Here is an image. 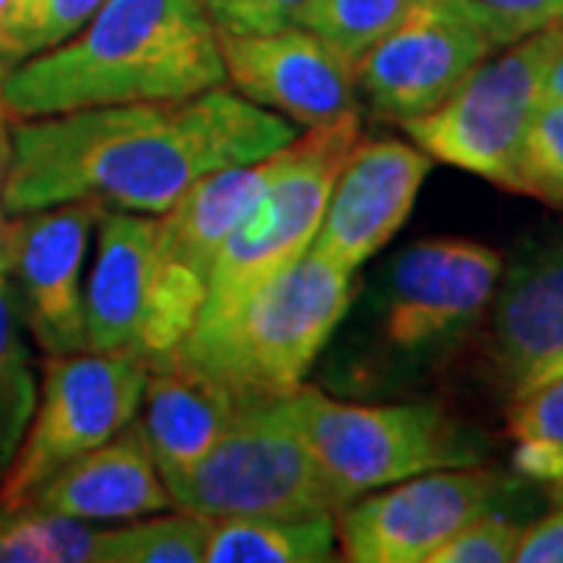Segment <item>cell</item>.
Returning <instances> with one entry per match:
<instances>
[{
  "label": "cell",
  "instance_id": "6da1fadb",
  "mask_svg": "<svg viewBox=\"0 0 563 563\" xmlns=\"http://www.w3.org/2000/svg\"><path fill=\"white\" fill-rule=\"evenodd\" d=\"M295 139L298 125L225 85L16 120L0 201L10 217L69 201L161 217L191 181L266 161Z\"/></svg>",
  "mask_w": 563,
  "mask_h": 563
},
{
  "label": "cell",
  "instance_id": "7a4b0ae2",
  "mask_svg": "<svg viewBox=\"0 0 563 563\" xmlns=\"http://www.w3.org/2000/svg\"><path fill=\"white\" fill-rule=\"evenodd\" d=\"M501 269V254L473 239H422L391 254L320 354L322 391L363 401L420 383L479 325Z\"/></svg>",
  "mask_w": 563,
  "mask_h": 563
},
{
  "label": "cell",
  "instance_id": "3957f363",
  "mask_svg": "<svg viewBox=\"0 0 563 563\" xmlns=\"http://www.w3.org/2000/svg\"><path fill=\"white\" fill-rule=\"evenodd\" d=\"M225 85L220 35L201 0H103L57 47L13 66L0 107L13 120L88 107L176 101Z\"/></svg>",
  "mask_w": 563,
  "mask_h": 563
},
{
  "label": "cell",
  "instance_id": "277c9868",
  "mask_svg": "<svg viewBox=\"0 0 563 563\" xmlns=\"http://www.w3.org/2000/svg\"><path fill=\"white\" fill-rule=\"evenodd\" d=\"M354 298L351 273L307 251L220 325L191 332L169 354L235 398L285 395L317 366Z\"/></svg>",
  "mask_w": 563,
  "mask_h": 563
},
{
  "label": "cell",
  "instance_id": "5b68a950",
  "mask_svg": "<svg viewBox=\"0 0 563 563\" xmlns=\"http://www.w3.org/2000/svg\"><path fill=\"white\" fill-rule=\"evenodd\" d=\"M303 439L339 504L432 470L479 466L483 442L439 404L347 401L301 383L288 391Z\"/></svg>",
  "mask_w": 563,
  "mask_h": 563
},
{
  "label": "cell",
  "instance_id": "8992f818",
  "mask_svg": "<svg viewBox=\"0 0 563 563\" xmlns=\"http://www.w3.org/2000/svg\"><path fill=\"white\" fill-rule=\"evenodd\" d=\"M166 488L173 507L210 523L239 517H307L342 507L291 413L288 391L239 398L220 439Z\"/></svg>",
  "mask_w": 563,
  "mask_h": 563
},
{
  "label": "cell",
  "instance_id": "52a82bcc",
  "mask_svg": "<svg viewBox=\"0 0 563 563\" xmlns=\"http://www.w3.org/2000/svg\"><path fill=\"white\" fill-rule=\"evenodd\" d=\"M361 113L303 129L298 139L276 151L273 179L235 232L220 247L201 317L191 332L225 322L266 282L285 273L310 251L317 239L329 191L361 135Z\"/></svg>",
  "mask_w": 563,
  "mask_h": 563
},
{
  "label": "cell",
  "instance_id": "ba28073f",
  "mask_svg": "<svg viewBox=\"0 0 563 563\" xmlns=\"http://www.w3.org/2000/svg\"><path fill=\"white\" fill-rule=\"evenodd\" d=\"M563 20L488 54L432 113L404 122L432 161L457 166L510 191L514 161L529 117L542 101V79L561 44Z\"/></svg>",
  "mask_w": 563,
  "mask_h": 563
},
{
  "label": "cell",
  "instance_id": "9c48e42d",
  "mask_svg": "<svg viewBox=\"0 0 563 563\" xmlns=\"http://www.w3.org/2000/svg\"><path fill=\"white\" fill-rule=\"evenodd\" d=\"M147 369V361L129 351L47 357L32 422L0 483V510L22 507L54 473L135 420Z\"/></svg>",
  "mask_w": 563,
  "mask_h": 563
},
{
  "label": "cell",
  "instance_id": "30bf717a",
  "mask_svg": "<svg viewBox=\"0 0 563 563\" xmlns=\"http://www.w3.org/2000/svg\"><path fill=\"white\" fill-rule=\"evenodd\" d=\"M495 51L470 0H420L354 63L357 101L373 120L404 125L442 107Z\"/></svg>",
  "mask_w": 563,
  "mask_h": 563
},
{
  "label": "cell",
  "instance_id": "8fae6325",
  "mask_svg": "<svg viewBox=\"0 0 563 563\" xmlns=\"http://www.w3.org/2000/svg\"><path fill=\"white\" fill-rule=\"evenodd\" d=\"M501 473L483 466L432 470L376 488L335 510L339 558L351 563H429L457 529L498 507Z\"/></svg>",
  "mask_w": 563,
  "mask_h": 563
},
{
  "label": "cell",
  "instance_id": "7c38bea8",
  "mask_svg": "<svg viewBox=\"0 0 563 563\" xmlns=\"http://www.w3.org/2000/svg\"><path fill=\"white\" fill-rule=\"evenodd\" d=\"M101 210L69 201L7 220L10 285L25 332L47 357L88 351L81 269Z\"/></svg>",
  "mask_w": 563,
  "mask_h": 563
},
{
  "label": "cell",
  "instance_id": "4fadbf2b",
  "mask_svg": "<svg viewBox=\"0 0 563 563\" xmlns=\"http://www.w3.org/2000/svg\"><path fill=\"white\" fill-rule=\"evenodd\" d=\"M220 54L225 81L242 98L301 129L361 113L354 63L307 25L269 35H220Z\"/></svg>",
  "mask_w": 563,
  "mask_h": 563
},
{
  "label": "cell",
  "instance_id": "5bb4252c",
  "mask_svg": "<svg viewBox=\"0 0 563 563\" xmlns=\"http://www.w3.org/2000/svg\"><path fill=\"white\" fill-rule=\"evenodd\" d=\"M432 163L413 141H357L335 176L310 251L347 273L361 269L401 232Z\"/></svg>",
  "mask_w": 563,
  "mask_h": 563
},
{
  "label": "cell",
  "instance_id": "9a60e30c",
  "mask_svg": "<svg viewBox=\"0 0 563 563\" xmlns=\"http://www.w3.org/2000/svg\"><path fill=\"white\" fill-rule=\"evenodd\" d=\"M488 307V361L507 401L563 376V232L520 251Z\"/></svg>",
  "mask_w": 563,
  "mask_h": 563
},
{
  "label": "cell",
  "instance_id": "2e32d148",
  "mask_svg": "<svg viewBox=\"0 0 563 563\" xmlns=\"http://www.w3.org/2000/svg\"><path fill=\"white\" fill-rule=\"evenodd\" d=\"M25 504L88 523H125L173 507L141 420L63 466ZM22 504V507H25Z\"/></svg>",
  "mask_w": 563,
  "mask_h": 563
},
{
  "label": "cell",
  "instance_id": "e0dca14e",
  "mask_svg": "<svg viewBox=\"0 0 563 563\" xmlns=\"http://www.w3.org/2000/svg\"><path fill=\"white\" fill-rule=\"evenodd\" d=\"M95 263L85 285V339L95 354H135L157 220L129 210H101Z\"/></svg>",
  "mask_w": 563,
  "mask_h": 563
},
{
  "label": "cell",
  "instance_id": "ac0fdd59",
  "mask_svg": "<svg viewBox=\"0 0 563 563\" xmlns=\"http://www.w3.org/2000/svg\"><path fill=\"white\" fill-rule=\"evenodd\" d=\"M273 157L229 166L191 181L157 220L154 266L207 285L220 247L251 213V207L261 201L273 179Z\"/></svg>",
  "mask_w": 563,
  "mask_h": 563
},
{
  "label": "cell",
  "instance_id": "d6986e66",
  "mask_svg": "<svg viewBox=\"0 0 563 563\" xmlns=\"http://www.w3.org/2000/svg\"><path fill=\"white\" fill-rule=\"evenodd\" d=\"M141 404V426L151 454L163 483H169L210 451L232 420L239 398L203 373L179 363H161L147 369Z\"/></svg>",
  "mask_w": 563,
  "mask_h": 563
},
{
  "label": "cell",
  "instance_id": "ffe728a7",
  "mask_svg": "<svg viewBox=\"0 0 563 563\" xmlns=\"http://www.w3.org/2000/svg\"><path fill=\"white\" fill-rule=\"evenodd\" d=\"M335 558V510L213 520L203 551L207 563H325Z\"/></svg>",
  "mask_w": 563,
  "mask_h": 563
},
{
  "label": "cell",
  "instance_id": "44dd1931",
  "mask_svg": "<svg viewBox=\"0 0 563 563\" xmlns=\"http://www.w3.org/2000/svg\"><path fill=\"white\" fill-rule=\"evenodd\" d=\"M507 432L514 473L563 501V376L514 398Z\"/></svg>",
  "mask_w": 563,
  "mask_h": 563
},
{
  "label": "cell",
  "instance_id": "7402d4cb",
  "mask_svg": "<svg viewBox=\"0 0 563 563\" xmlns=\"http://www.w3.org/2000/svg\"><path fill=\"white\" fill-rule=\"evenodd\" d=\"M35 404H38V383L32 373L25 325L10 285V247H7V257H0V483L10 463L16 461Z\"/></svg>",
  "mask_w": 563,
  "mask_h": 563
},
{
  "label": "cell",
  "instance_id": "603a6c76",
  "mask_svg": "<svg viewBox=\"0 0 563 563\" xmlns=\"http://www.w3.org/2000/svg\"><path fill=\"white\" fill-rule=\"evenodd\" d=\"M210 520L188 510L147 514L117 529H101L95 563H203Z\"/></svg>",
  "mask_w": 563,
  "mask_h": 563
},
{
  "label": "cell",
  "instance_id": "cb8c5ba5",
  "mask_svg": "<svg viewBox=\"0 0 563 563\" xmlns=\"http://www.w3.org/2000/svg\"><path fill=\"white\" fill-rule=\"evenodd\" d=\"M98 526L41 507L0 510V563H95Z\"/></svg>",
  "mask_w": 563,
  "mask_h": 563
},
{
  "label": "cell",
  "instance_id": "d4e9b609",
  "mask_svg": "<svg viewBox=\"0 0 563 563\" xmlns=\"http://www.w3.org/2000/svg\"><path fill=\"white\" fill-rule=\"evenodd\" d=\"M103 0H7L0 10V63L38 57L79 32Z\"/></svg>",
  "mask_w": 563,
  "mask_h": 563
},
{
  "label": "cell",
  "instance_id": "484cf974",
  "mask_svg": "<svg viewBox=\"0 0 563 563\" xmlns=\"http://www.w3.org/2000/svg\"><path fill=\"white\" fill-rule=\"evenodd\" d=\"M420 0H307L303 22L351 63H357Z\"/></svg>",
  "mask_w": 563,
  "mask_h": 563
},
{
  "label": "cell",
  "instance_id": "4316f807",
  "mask_svg": "<svg viewBox=\"0 0 563 563\" xmlns=\"http://www.w3.org/2000/svg\"><path fill=\"white\" fill-rule=\"evenodd\" d=\"M510 191L563 210V101L536 103L514 161Z\"/></svg>",
  "mask_w": 563,
  "mask_h": 563
},
{
  "label": "cell",
  "instance_id": "83f0119b",
  "mask_svg": "<svg viewBox=\"0 0 563 563\" xmlns=\"http://www.w3.org/2000/svg\"><path fill=\"white\" fill-rule=\"evenodd\" d=\"M523 526L498 507L473 517L429 558V563H510Z\"/></svg>",
  "mask_w": 563,
  "mask_h": 563
},
{
  "label": "cell",
  "instance_id": "f1b7e54d",
  "mask_svg": "<svg viewBox=\"0 0 563 563\" xmlns=\"http://www.w3.org/2000/svg\"><path fill=\"white\" fill-rule=\"evenodd\" d=\"M220 35H269L301 25L307 0H201Z\"/></svg>",
  "mask_w": 563,
  "mask_h": 563
},
{
  "label": "cell",
  "instance_id": "f546056e",
  "mask_svg": "<svg viewBox=\"0 0 563 563\" xmlns=\"http://www.w3.org/2000/svg\"><path fill=\"white\" fill-rule=\"evenodd\" d=\"M483 16L495 47L539 32L551 22L563 20V0H470Z\"/></svg>",
  "mask_w": 563,
  "mask_h": 563
},
{
  "label": "cell",
  "instance_id": "4dcf8cb0",
  "mask_svg": "<svg viewBox=\"0 0 563 563\" xmlns=\"http://www.w3.org/2000/svg\"><path fill=\"white\" fill-rule=\"evenodd\" d=\"M517 563H563V501L539 517L536 523L523 526L517 542Z\"/></svg>",
  "mask_w": 563,
  "mask_h": 563
},
{
  "label": "cell",
  "instance_id": "1f68e13d",
  "mask_svg": "<svg viewBox=\"0 0 563 563\" xmlns=\"http://www.w3.org/2000/svg\"><path fill=\"white\" fill-rule=\"evenodd\" d=\"M542 98L548 101H563V32H561V44L554 51V57L548 63L542 79Z\"/></svg>",
  "mask_w": 563,
  "mask_h": 563
},
{
  "label": "cell",
  "instance_id": "d6a6232c",
  "mask_svg": "<svg viewBox=\"0 0 563 563\" xmlns=\"http://www.w3.org/2000/svg\"><path fill=\"white\" fill-rule=\"evenodd\" d=\"M7 157H10V129L3 122V107H0V188H3ZM0 257H7V213H3V201H0Z\"/></svg>",
  "mask_w": 563,
  "mask_h": 563
}]
</instances>
